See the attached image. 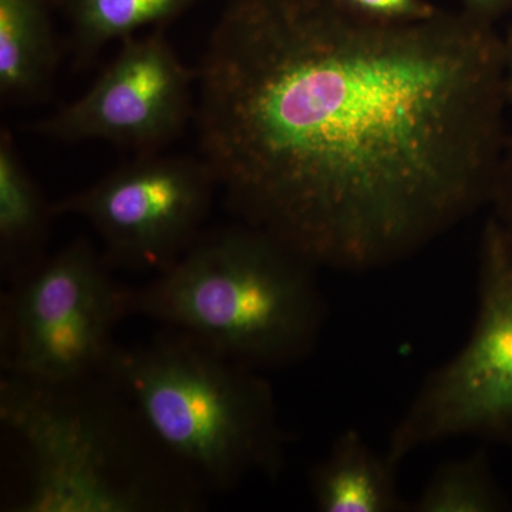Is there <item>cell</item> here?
<instances>
[{"instance_id": "obj_2", "label": "cell", "mask_w": 512, "mask_h": 512, "mask_svg": "<svg viewBox=\"0 0 512 512\" xmlns=\"http://www.w3.org/2000/svg\"><path fill=\"white\" fill-rule=\"evenodd\" d=\"M0 427L15 470L3 511L192 512L207 505V494L104 373L59 383L3 375Z\"/></svg>"}, {"instance_id": "obj_6", "label": "cell", "mask_w": 512, "mask_h": 512, "mask_svg": "<svg viewBox=\"0 0 512 512\" xmlns=\"http://www.w3.org/2000/svg\"><path fill=\"white\" fill-rule=\"evenodd\" d=\"M477 291L467 342L427 376L392 431L394 463L457 437L512 446V234L493 217L481 234Z\"/></svg>"}, {"instance_id": "obj_14", "label": "cell", "mask_w": 512, "mask_h": 512, "mask_svg": "<svg viewBox=\"0 0 512 512\" xmlns=\"http://www.w3.org/2000/svg\"><path fill=\"white\" fill-rule=\"evenodd\" d=\"M343 5L370 18L406 22L433 16L430 6L421 0H342Z\"/></svg>"}, {"instance_id": "obj_16", "label": "cell", "mask_w": 512, "mask_h": 512, "mask_svg": "<svg viewBox=\"0 0 512 512\" xmlns=\"http://www.w3.org/2000/svg\"><path fill=\"white\" fill-rule=\"evenodd\" d=\"M505 50V89H507L508 101L512 104V32L507 42H504Z\"/></svg>"}, {"instance_id": "obj_7", "label": "cell", "mask_w": 512, "mask_h": 512, "mask_svg": "<svg viewBox=\"0 0 512 512\" xmlns=\"http://www.w3.org/2000/svg\"><path fill=\"white\" fill-rule=\"evenodd\" d=\"M218 187L204 160L138 154L99 183L53 204L89 222L110 266L167 271L201 237Z\"/></svg>"}, {"instance_id": "obj_5", "label": "cell", "mask_w": 512, "mask_h": 512, "mask_svg": "<svg viewBox=\"0 0 512 512\" xmlns=\"http://www.w3.org/2000/svg\"><path fill=\"white\" fill-rule=\"evenodd\" d=\"M110 268L79 239L10 282L0 301L3 375L59 383L103 373L128 316L127 288Z\"/></svg>"}, {"instance_id": "obj_17", "label": "cell", "mask_w": 512, "mask_h": 512, "mask_svg": "<svg viewBox=\"0 0 512 512\" xmlns=\"http://www.w3.org/2000/svg\"><path fill=\"white\" fill-rule=\"evenodd\" d=\"M474 9L480 12H490V10L497 9L498 6L503 5L505 0H467Z\"/></svg>"}, {"instance_id": "obj_4", "label": "cell", "mask_w": 512, "mask_h": 512, "mask_svg": "<svg viewBox=\"0 0 512 512\" xmlns=\"http://www.w3.org/2000/svg\"><path fill=\"white\" fill-rule=\"evenodd\" d=\"M103 373L205 494L281 473L284 431L259 370L164 328L140 345H116Z\"/></svg>"}, {"instance_id": "obj_1", "label": "cell", "mask_w": 512, "mask_h": 512, "mask_svg": "<svg viewBox=\"0 0 512 512\" xmlns=\"http://www.w3.org/2000/svg\"><path fill=\"white\" fill-rule=\"evenodd\" d=\"M195 73L229 207L318 268L396 264L490 205L510 101L484 23L242 0Z\"/></svg>"}, {"instance_id": "obj_11", "label": "cell", "mask_w": 512, "mask_h": 512, "mask_svg": "<svg viewBox=\"0 0 512 512\" xmlns=\"http://www.w3.org/2000/svg\"><path fill=\"white\" fill-rule=\"evenodd\" d=\"M59 49L42 0H0V96L28 103L49 89Z\"/></svg>"}, {"instance_id": "obj_15", "label": "cell", "mask_w": 512, "mask_h": 512, "mask_svg": "<svg viewBox=\"0 0 512 512\" xmlns=\"http://www.w3.org/2000/svg\"><path fill=\"white\" fill-rule=\"evenodd\" d=\"M488 208H491L490 217L512 234V137H508L505 144Z\"/></svg>"}, {"instance_id": "obj_13", "label": "cell", "mask_w": 512, "mask_h": 512, "mask_svg": "<svg viewBox=\"0 0 512 512\" xmlns=\"http://www.w3.org/2000/svg\"><path fill=\"white\" fill-rule=\"evenodd\" d=\"M512 510L484 451L441 464L414 503L413 512H504Z\"/></svg>"}, {"instance_id": "obj_10", "label": "cell", "mask_w": 512, "mask_h": 512, "mask_svg": "<svg viewBox=\"0 0 512 512\" xmlns=\"http://www.w3.org/2000/svg\"><path fill=\"white\" fill-rule=\"evenodd\" d=\"M56 217L30 177L8 130L0 137V269L8 284L28 274L46 256L43 244Z\"/></svg>"}, {"instance_id": "obj_9", "label": "cell", "mask_w": 512, "mask_h": 512, "mask_svg": "<svg viewBox=\"0 0 512 512\" xmlns=\"http://www.w3.org/2000/svg\"><path fill=\"white\" fill-rule=\"evenodd\" d=\"M389 454L373 450L357 430H346L311 471L316 510L322 512L409 511Z\"/></svg>"}, {"instance_id": "obj_8", "label": "cell", "mask_w": 512, "mask_h": 512, "mask_svg": "<svg viewBox=\"0 0 512 512\" xmlns=\"http://www.w3.org/2000/svg\"><path fill=\"white\" fill-rule=\"evenodd\" d=\"M195 82L197 73L184 66L163 33L131 36L80 99L32 130L63 143L97 140L158 153L195 117Z\"/></svg>"}, {"instance_id": "obj_12", "label": "cell", "mask_w": 512, "mask_h": 512, "mask_svg": "<svg viewBox=\"0 0 512 512\" xmlns=\"http://www.w3.org/2000/svg\"><path fill=\"white\" fill-rule=\"evenodd\" d=\"M191 0H70L73 52L87 63L107 43L128 39L144 26L177 15Z\"/></svg>"}, {"instance_id": "obj_3", "label": "cell", "mask_w": 512, "mask_h": 512, "mask_svg": "<svg viewBox=\"0 0 512 512\" xmlns=\"http://www.w3.org/2000/svg\"><path fill=\"white\" fill-rule=\"evenodd\" d=\"M318 266L248 224L201 235L167 271L127 288L128 316L201 340L252 369L301 362L326 319Z\"/></svg>"}]
</instances>
